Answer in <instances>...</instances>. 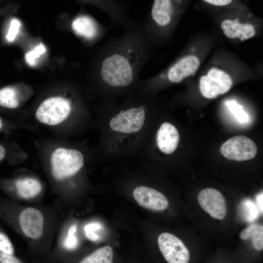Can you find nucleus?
<instances>
[{"label": "nucleus", "instance_id": "6e6552de", "mask_svg": "<svg viewBox=\"0 0 263 263\" xmlns=\"http://www.w3.org/2000/svg\"><path fill=\"white\" fill-rule=\"evenodd\" d=\"M145 120V111L142 107L131 108L121 111L110 121L109 127L113 131L132 134L139 131Z\"/></svg>", "mask_w": 263, "mask_h": 263}, {"label": "nucleus", "instance_id": "2eb2a0df", "mask_svg": "<svg viewBox=\"0 0 263 263\" xmlns=\"http://www.w3.org/2000/svg\"><path fill=\"white\" fill-rule=\"evenodd\" d=\"M179 141V134L172 124H162L157 132L156 142L159 149L165 154H171L176 149Z\"/></svg>", "mask_w": 263, "mask_h": 263}, {"label": "nucleus", "instance_id": "4468645a", "mask_svg": "<svg viewBox=\"0 0 263 263\" xmlns=\"http://www.w3.org/2000/svg\"><path fill=\"white\" fill-rule=\"evenodd\" d=\"M133 196L142 207L153 211H162L167 208L169 202L160 192L145 186H139L133 191Z\"/></svg>", "mask_w": 263, "mask_h": 263}, {"label": "nucleus", "instance_id": "1a4fd4ad", "mask_svg": "<svg viewBox=\"0 0 263 263\" xmlns=\"http://www.w3.org/2000/svg\"><path fill=\"white\" fill-rule=\"evenodd\" d=\"M220 151L229 160L243 161L254 158L257 147L251 139L244 135H237L225 142L221 147Z\"/></svg>", "mask_w": 263, "mask_h": 263}, {"label": "nucleus", "instance_id": "a211bd4d", "mask_svg": "<svg viewBox=\"0 0 263 263\" xmlns=\"http://www.w3.org/2000/svg\"><path fill=\"white\" fill-rule=\"evenodd\" d=\"M241 239L252 240L253 247L257 250L263 248V226L259 224H252L243 230L240 234Z\"/></svg>", "mask_w": 263, "mask_h": 263}, {"label": "nucleus", "instance_id": "c85d7f7f", "mask_svg": "<svg viewBox=\"0 0 263 263\" xmlns=\"http://www.w3.org/2000/svg\"><path fill=\"white\" fill-rule=\"evenodd\" d=\"M86 236L92 241H96L99 239L97 234L94 232H85Z\"/></svg>", "mask_w": 263, "mask_h": 263}, {"label": "nucleus", "instance_id": "9b49d317", "mask_svg": "<svg viewBox=\"0 0 263 263\" xmlns=\"http://www.w3.org/2000/svg\"><path fill=\"white\" fill-rule=\"evenodd\" d=\"M79 0L82 3L91 4L103 10L116 25L126 29L132 24L129 16L127 5L123 1L116 0Z\"/></svg>", "mask_w": 263, "mask_h": 263}, {"label": "nucleus", "instance_id": "6ab92c4d", "mask_svg": "<svg viewBox=\"0 0 263 263\" xmlns=\"http://www.w3.org/2000/svg\"><path fill=\"white\" fill-rule=\"evenodd\" d=\"M113 259V251L110 246L99 248L91 254L83 259L81 263H111Z\"/></svg>", "mask_w": 263, "mask_h": 263}, {"label": "nucleus", "instance_id": "a878e982", "mask_svg": "<svg viewBox=\"0 0 263 263\" xmlns=\"http://www.w3.org/2000/svg\"><path fill=\"white\" fill-rule=\"evenodd\" d=\"M10 241V240L8 236L0 227V250L5 248Z\"/></svg>", "mask_w": 263, "mask_h": 263}, {"label": "nucleus", "instance_id": "2f4dec72", "mask_svg": "<svg viewBox=\"0 0 263 263\" xmlns=\"http://www.w3.org/2000/svg\"><path fill=\"white\" fill-rule=\"evenodd\" d=\"M5 128V124L3 120L0 117V132L3 131Z\"/></svg>", "mask_w": 263, "mask_h": 263}, {"label": "nucleus", "instance_id": "4be33fe9", "mask_svg": "<svg viewBox=\"0 0 263 263\" xmlns=\"http://www.w3.org/2000/svg\"><path fill=\"white\" fill-rule=\"evenodd\" d=\"M46 51L45 46L41 43L36 46L35 49L27 53L25 55V59L27 63L30 66H35L37 63V59L44 54Z\"/></svg>", "mask_w": 263, "mask_h": 263}, {"label": "nucleus", "instance_id": "412c9836", "mask_svg": "<svg viewBox=\"0 0 263 263\" xmlns=\"http://www.w3.org/2000/svg\"><path fill=\"white\" fill-rule=\"evenodd\" d=\"M206 5L213 8H225L244 5L242 0H199Z\"/></svg>", "mask_w": 263, "mask_h": 263}, {"label": "nucleus", "instance_id": "f257e3e1", "mask_svg": "<svg viewBox=\"0 0 263 263\" xmlns=\"http://www.w3.org/2000/svg\"><path fill=\"white\" fill-rule=\"evenodd\" d=\"M154 45L143 23H133L122 36L103 43L95 60V71L103 90L132 86Z\"/></svg>", "mask_w": 263, "mask_h": 263}, {"label": "nucleus", "instance_id": "20e7f679", "mask_svg": "<svg viewBox=\"0 0 263 263\" xmlns=\"http://www.w3.org/2000/svg\"><path fill=\"white\" fill-rule=\"evenodd\" d=\"M191 0H153L143 24L155 46L170 39Z\"/></svg>", "mask_w": 263, "mask_h": 263}, {"label": "nucleus", "instance_id": "dca6fc26", "mask_svg": "<svg viewBox=\"0 0 263 263\" xmlns=\"http://www.w3.org/2000/svg\"><path fill=\"white\" fill-rule=\"evenodd\" d=\"M0 187L14 188L17 194L24 199H31L38 194L41 190V185L39 181L32 178L19 179L14 182L9 180L0 181Z\"/></svg>", "mask_w": 263, "mask_h": 263}, {"label": "nucleus", "instance_id": "39448f33", "mask_svg": "<svg viewBox=\"0 0 263 263\" xmlns=\"http://www.w3.org/2000/svg\"><path fill=\"white\" fill-rule=\"evenodd\" d=\"M50 162L53 177L62 181L73 176L82 168L84 157L78 150L59 148L53 152Z\"/></svg>", "mask_w": 263, "mask_h": 263}, {"label": "nucleus", "instance_id": "f03ea898", "mask_svg": "<svg viewBox=\"0 0 263 263\" xmlns=\"http://www.w3.org/2000/svg\"><path fill=\"white\" fill-rule=\"evenodd\" d=\"M211 8L218 30L229 41L240 43L261 36L263 20L245 4L234 7Z\"/></svg>", "mask_w": 263, "mask_h": 263}, {"label": "nucleus", "instance_id": "0eeeda50", "mask_svg": "<svg viewBox=\"0 0 263 263\" xmlns=\"http://www.w3.org/2000/svg\"><path fill=\"white\" fill-rule=\"evenodd\" d=\"M71 27L76 36L89 44L98 41L107 31L105 26L86 13H80L75 17Z\"/></svg>", "mask_w": 263, "mask_h": 263}, {"label": "nucleus", "instance_id": "9d476101", "mask_svg": "<svg viewBox=\"0 0 263 263\" xmlns=\"http://www.w3.org/2000/svg\"><path fill=\"white\" fill-rule=\"evenodd\" d=\"M158 244L165 259L169 263H187L190 259L189 252L178 237L172 234L164 232L158 238Z\"/></svg>", "mask_w": 263, "mask_h": 263}, {"label": "nucleus", "instance_id": "aec40b11", "mask_svg": "<svg viewBox=\"0 0 263 263\" xmlns=\"http://www.w3.org/2000/svg\"><path fill=\"white\" fill-rule=\"evenodd\" d=\"M229 110L240 123H246L249 121V116L244 111L243 106L238 104L236 101L230 100L225 102Z\"/></svg>", "mask_w": 263, "mask_h": 263}, {"label": "nucleus", "instance_id": "423d86ee", "mask_svg": "<svg viewBox=\"0 0 263 263\" xmlns=\"http://www.w3.org/2000/svg\"><path fill=\"white\" fill-rule=\"evenodd\" d=\"M70 101L60 96H52L43 101L35 113L38 121L49 126H56L65 120L71 113Z\"/></svg>", "mask_w": 263, "mask_h": 263}, {"label": "nucleus", "instance_id": "b1692460", "mask_svg": "<svg viewBox=\"0 0 263 263\" xmlns=\"http://www.w3.org/2000/svg\"><path fill=\"white\" fill-rule=\"evenodd\" d=\"M21 261L14 254L0 251V263H20Z\"/></svg>", "mask_w": 263, "mask_h": 263}, {"label": "nucleus", "instance_id": "c756f323", "mask_svg": "<svg viewBox=\"0 0 263 263\" xmlns=\"http://www.w3.org/2000/svg\"><path fill=\"white\" fill-rule=\"evenodd\" d=\"M256 201L262 213H263V192L257 195Z\"/></svg>", "mask_w": 263, "mask_h": 263}, {"label": "nucleus", "instance_id": "bb28decb", "mask_svg": "<svg viewBox=\"0 0 263 263\" xmlns=\"http://www.w3.org/2000/svg\"><path fill=\"white\" fill-rule=\"evenodd\" d=\"M101 228V225L98 223H92L87 225L84 227L85 232H94L99 230Z\"/></svg>", "mask_w": 263, "mask_h": 263}, {"label": "nucleus", "instance_id": "7ed1b4c3", "mask_svg": "<svg viewBox=\"0 0 263 263\" xmlns=\"http://www.w3.org/2000/svg\"><path fill=\"white\" fill-rule=\"evenodd\" d=\"M242 60L225 48L215 49L198 79V89L202 96L213 99L228 92L234 83L230 70Z\"/></svg>", "mask_w": 263, "mask_h": 263}, {"label": "nucleus", "instance_id": "cd10ccee", "mask_svg": "<svg viewBox=\"0 0 263 263\" xmlns=\"http://www.w3.org/2000/svg\"><path fill=\"white\" fill-rule=\"evenodd\" d=\"M7 150L5 146L0 144V163L7 156Z\"/></svg>", "mask_w": 263, "mask_h": 263}, {"label": "nucleus", "instance_id": "393cba45", "mask_svg": "<svg viewBox=\"0 0 263 263\" xmlns=\"http://www.w3.org/2000/svg\"><path fill=\"white\" fill-rule=\"evenodd\" d=\"M77 245V239L75 234H68L64 242V247L68 249H73Z\"/></svg>", "mask_w": 263, "mask_h": 263}, {"label": "nucleus", "instance_id": "f8f14e48", "mask_svg": "<svg viewBox=\"0 0 263 263\" xmlns=\"http://www.w3.org/2000/svg\"><path fill=\"white\" fill-rule=\"evenodd\" d=\"M198 200L201 207L212 218L222 220L226 216L225 199L218 190L207 188L199 193Z\"/></svg>", "mask_w": 263, "mask_h": 263}, {"label": "nucleus", "instance_id": "5701e85b", "mask_svg": "<svg viewBox=\"0 0 263 263\" xmlns=\"http://www.w3.org/2000/svg\"><path fill=\"white\" fill-rule=\"evenodd\" d=\"M20 24L19 20L16 18H13L11 20L9 30L6 36V39L8 41L11 42L15 39Z\"/></svg>", "mask_w": 263, "mask_h": 263}, {"label": "nucleus", "instance_id": "f3484780", "mask_svg": "<svg viewBox=\"0 0 263 263\" xmlns=\"http://www.w3.org/2000/svg\"><path fill=\"white\" fill-rule=\"evenodd\" d=\"M20 102L19 92L16 86L9 85L0 89V108L15 109Z\"/></svg>", "mask_w": 263, "mask_h": 263}, {"label": "nucleus", "instance_id": "7c9ffc66", "mask_svg": "<svg viewBox=\"0 0 263 263\" xmlns=\"http://www.w3.org/2000/svg\"><path fill=\"white\" fill-rule=\"evenodd\" d=\"M76 230V226L75 225H72L69 229L68 234H75Z\"/></svg>", "mask_w": 263, "mask_h": 263}, {"label": "nucleus", "instance_id": "ddd939ff", "mask_svg": "<svg viewBox=\"0 0 263 263\" xmlns=\"http://www.w3.org/2000/svg\"><path fill=\"white\" fill-rule=\"evenodd\" d=\"M19 223L23 233L34 240L41 237L43 232L44 217L42 213L34 207H27L20 212Z\"/></svg>", "mask_w": 263, "mask_h": 263}]
</instances>
